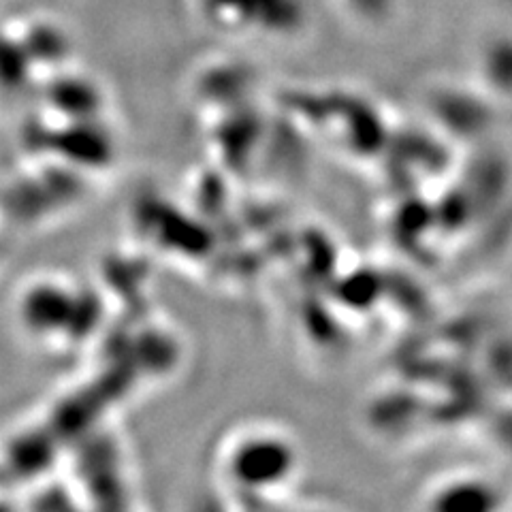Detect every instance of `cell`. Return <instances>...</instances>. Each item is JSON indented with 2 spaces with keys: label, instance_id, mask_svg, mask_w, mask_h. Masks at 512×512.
Wrapping results in <instances>:
<instances>
[{
  "label": "cell",
  "instance_id": "cell-1",
  "mask_svg": "<svg viewBox=\"0 0 512 512\" xmlns=\"http://www.w3.org/2000/svg\"><path fill=\"white\" fill-rule=\"evenodd\" d=\"M346 5V9L355 13H367V15H382L393 7V0H340Z\"/></svg>",
  "mask_w": 512,
  "mask_h": 512
}]
</instances>
